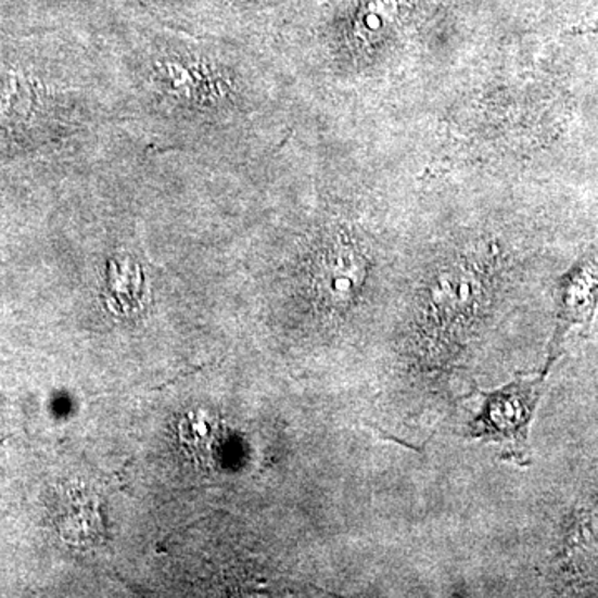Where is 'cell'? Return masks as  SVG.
I'll return each mask as SVG.
<instances>
[{
    "label": "cell",
    "mask_w": 598,
    "mask_h": 598,
    "mask_svg": "<svg viewBox=\"0 0 598 598\" xmlns=\"http://www.w3.org/2000/svg\"><path fill=\"white\" fill-rule=\"evenodd\" d=\"M546 386V376L518 374L504 386L479 391L478 412L466 428V437L493 444L506 462L532 465L531 424Z\"/></svg>",
    "instance_id": "obj_1"
},
{
    "label": "cell",
    "mask_w": 598,
    "mask_h": 598,
    "mask_svg": "<svg viewBox=\"0 0 598 598\" xmlns=\"http://www.w3.org/2000/svg\"><path fill=\"white\" fill-rule=\"evenodd\" d=\"M598 308V250L585 253L563 275L557 291L556 326L547 346V359L540 374H549L563 355L567 338L572 331L587 336Z\"/></svg>",
    "instance_id": "obj_2"
}]
</instances>
